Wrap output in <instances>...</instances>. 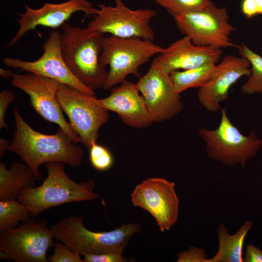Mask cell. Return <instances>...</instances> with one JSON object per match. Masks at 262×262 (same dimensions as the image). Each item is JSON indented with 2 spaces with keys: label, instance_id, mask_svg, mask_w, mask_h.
<instances>
[{
  "label": "cell",
  "instance_id": "obj_1",
  "mask_svg": "<svg viewBox=\"0 0 262 262\" xmlns=\"http://www.w3.org/2000/svg\"><path fill=\"white\" fill-rule=\"evenodd\" d=\"M16 128L8 150L17 154L32 170L37 180L42 179L39 167L50 162H61L76 168L82 164L83 148L75 143L62 129L51 135L34 130L22 118L18 109L14 111Z\"/></svg>",
  "mask_w": 262,
  "mask_h": 262
},
{
  "label": "cell",
  "instance_id": "obj_2",
  "mask_svg": "<svg viewBox=\"0 0 262 262\" xmlns=\"http://www.w3.org/2000/svg\"><path fill=\"white\" fill-rule=\"evenodd\" d=\"M60 33L64 60L73 75L82 83L95 91L103 88L107 76L100 57L104 34L87 27L71 26L65 23Z\"/></svg>",
  "mask_w": 262,
  "mask_h": 262
},
{
  "label": "cell",
  "instance_id": "obj_3",
  "mask_svg": "<svg viewBox=\"0 0 262 262\" xmlns=\"http://www.w3.org/2000/svg\"><path fill=\"white\" fill-rule=\"evenodd\" d=\"M65 165L61 162L45 164L48 175L42 183L25 191L17 199L28 208L32 217L53 207L99 197L93 192V180L81 183L74 181L66 174Z\"/></svg>",
  "mask_w": 262,
  "mask_h": 262
},
{
  "label": "cell",
  "instance_id": "obj_4",
  "mask_svg": "<svg viewBox=\"0 0 262 262\" xmlns=\"http://www.w3.org/2000/svg\"><path fill=\"white\" fill-rule=\"evenodd\" d=\"M54 238L80 255L106 253L122 254L131 238L140 229L138 224H123L115 229L94 232L85 227L82 217L63 218L50 226Z\"/></svg>",
  "mask_w": 262,
  "mask_h": 262
},
{
  "label": "cell",
  "instance_id": "obj_5",
  "mask_svg": "<svg viewBox=\"0 0 262 262\" xmlns=\"http://www.w3.org/2000/svg\"><path fill=\"white\" fill-rule=\"evenodd\" d=\"M164 48L153 41L139 38L105 37L100 61L108 66L109 71L103 89L111 90L120 84L130 74H136L139 67Z\"/></svg>",
  "mask_w": 262,
  "mask_h": 262
},
{
  "label": "cell",
  "instance_id": "obj_6",
  "mask_svg": "<svg viewBox=\"0 0 262 262\" xmlns=\"http://www.w3.org/2000/svg\"><path fill=\"white\" fill-rule=\"evenodd\" d=\"M221 117L214 130L200 128L199 135L205 144L207 156L227 166L240 164L245 167L262 147V140L254 131L243 134L228 117L226 108L220 109Z\"/></svg>",
  "mask_w": 262,
  "mask_h": 262
},
{
  "label": "cell",
  "instance_id": "obj_7",
  "mask_svg": "<svg viewBox=\"0 0 262 262\" xmlns=\"http://www.w3.org/2000/svg\"><path fill=\"white\" fill-rule=\"evenodd\" d=\"M54 238L45 219L31 218L0 233V259L16 262H48V250Z\"/></svg>",
  "mask_w": 262,
  "mask_h": 262
},
{
  "label": "cell",
  "instance_id": "obj_8",
  "mask_svg": "<svg viewBox=\"0 0 262 262\" xmlns=\"http://www.w3.org/2000/svg\"><path fill=\"white\" fill-rule=\"evenodd\" d=\"M57 99L69 119V124L88 150L97 143L100 128L109 119L107 110L98 102L96 96L82 93L66 84L60 83Z\"/></svg>",
  "mask_w": 262,
  "mask_h": 262
},
{
  "label": "cell",
  "instance_id": "obj_9",
  "mask_svg": "<svg viewBox=\"0 0 262 262\" xmlns=\"http://www.w3.org/2000/svg\"><path fill=\"white\" fill-rule=\"evenodd\" d=\"M173 17L180 32L196 45L221 49L238 47L230 39L235 28L229 21L224 7H217L211 1L202 10Z\"/></svg>",
  "mask_w": 262,
  "mask_h": 262
},
{
  "label": "cell",
  "instance_id": "obj_10",
  "mask_svg": "<svg viewBox=\"0 0 262 262\" xmlns=\"http://www.w3.org/2000/svg\"><path fill=\"white\" fill-rule=\"evenodd\" d=\"M115 6L98 5V13L88 23L91 31L121 38H139L153 41L155 33L150 25L156 12L150 9L131 10L121 0Z\"/></svg>",
  "mask_w": 262,
  "mask_h": 262
},
{
  "label": "cell",
  "instance_id": "obj_11",
  "mask_svg": "<svg viewBox=\"0 0 262 262\" xmlns=\"http://www.w3.org/2000/svg\"><path fill=\"white\" fill-rule=\"evenodd\" d=\"M12 85L26 93L30 98V105L44 119L57 124L72 139L80 143L78 135L66 120L57 99L60 82L32 73H14Z\"/></svg>",
  "mask_w": 262,
  "mask_h": 262
},
{
  "label": "cell",
  "instance_id": "obj_12",
  "mask_svg": "<svg viewBox=\"0 0 262 262\" xmlns=\"http://www.w3.org/2000/svg\"><path fill=\"white\" fill-rule=\"evenodd\" d=\"M136 84L153 122L170 120L182 111L180 94L176 92L170 74L156 58Z\"/></svg>",
  "mask_w": 262,
  "mask_h": 262
},
{
  "label": "cell",
  "instance_id": "obj_13",
  "mask_svg": "<svg viewBox=\"0 0 262 262\" xmlns=\"http://www.w3.org/2000/svg\"><path fill=\"white\" fill-rule=\"evenodd\" d=\"M175 186L174 182L164 178H148L131 195L133 205L150 213L162 232L169 230L178 219L179 199Z\"/></svg>",
  "mask_w": 262,
  "mask_h": 262
},
{
  "label": "cell",
  "instance_id": "obj_14",
  "mask_svg": "<svg viewBox=\"0 0 262 262\" xmlns=\"http://www.w3.org/2000/svg\"><path fill=\"white\" fill-rule=\"evenodd\" d=\"M43 49L41 57L33 61L5 57L3 63L7 67L53 79L82 93L96 96L95 91L79 81L66 65L61 51L60 32L56 30L51 32L43 46Z\"/></svg>",
  "mask_w": 262,
  "mask_h": 262
},
{
  "label": "cell",
  "instance_id": "obj_15",
  "mask_svg": "<svg viewBox=\"0 0 262 262\" xmlns=\"http://www.w3.org/2000/svg\"><path fill=\"white\" fill-rule=\"evenodd\" d=\"M25 12L18 13L20 17L16 20L18 29L8 44L11 47L17 43L29 31L38 26L56 29L62 26L74 13L82 11L87 15H97L98 9L86 0H69L60 3L44 4L39 9H33L25 5Z\"/></svg>",
  "mask_w": 262,
  "mask_h": 262
},
{
  "label": "cell",
  "instance_id": "obj_16",
  "mask_svg": "<svg viewBox=\"0 0 262 262\" xmlns=\"http://www.w3.org/2000/svg\"><path fill=\"white\" fill-rule=\"evenodd\" d=\"M250 64L242 56L227 55L217 64L211 81L198 91L197 97L200 104L210 112L220 110L219 103L228 98L231 86L245 76L251 74Z\"/></svg>",
  "mask_w": 262,
  "mask_h": 262
},
{
  "label": "cell",
  "instance_id": "obj_17",
  "mask_svg": "<svg viewBox=\"0 0 262 262\" xmlns=\"http://www.w3.org/2000/svg\"><path fill=\"white\" fill-rule=\"evenodd\" d=\"M98 101L108 111L116 113L130 127L145 128L153 122L136 84L126 80L112 88L108 97Z\"/></svg>",
  "mask_w": 262,
  "mask_h": 262
},
{
  "label": "cell",
  "instance_id": "obj_18",
  "mask_svg": "<svg viewBox=\"0 0 262 262\" xmlns=\"http://www.w3.org/2000/svg\"><path fill=\"white\" fill-rule=\"evenodd\" d=\"M222 55L221 49L196 45L185 36L164 48L156 58L164 70L170 74L207 64H217Z\"/></svg>",
  "mask_w": 262,
  "mask_h": 262
},
{
  "label": "cell",
  "instance_id": "obj_19",
  "mask_svg": "<svg viewBox=\"0 0 262 262\" xmlns=\"http://www.w3.org/2000/svg\"><path fill=\"white\" fill-rule=\"evenodd\" d=\"M37 180L25 163L13 161L10 168L0 162V200L17 199L25 191L36 186Z\"/></svg>",
  "mask_w": 262,
  "mask_h": 262
},
{
  "label": "cell",
  "instance_id": "obj_20",
  "mask_svg": "<svg viewBox=\"0 0 262 262\" xmlns=\"http://www.w3.org/2000/svg\"><path fill=\"white\" fill-rule=\"evenodd\" d=\"M253 226V223L246 221L233 235H230L223 224H220L217 232L219 248L209 262H243V248L246 236Z\"/></svg>",
  "mask_w": 262,
  "mask_h": 262
},
{
  "label": "cell",
  "instance_id": "obj_21",
  "mask_svg": "<svg viewBox=\"0 0 262 262\" xmlns=\"http://www.w3.org/2000/svg\"><path fill=\"white\" fill-rule=\"evenodd\" d=\"M217 64H207L182 71H174L170 76L176 92L179 94L191 88L204 86L212 79Z\"/></svg>",
  "mask_w": 262,
  "mask_h": 262
},
{
  "label": "cell",
  "instance_id": "obj_22",
  "mask_svg": "<svg viewBox=\"0 0 262 262\" xmlns=\"http://www.w3.org/2000/svg\"><path fill=\"white\" fill-rule=\"evenodd\" d=\"M31 217L28 208L18 199L0 200V232L16 228Z\"/></svg>",
  "mask_w": 262,
  "mask_h": 262
},
{
  "label": "cell",
  "instance_id": "obj_23",
  "mask_svg": "<svg viewBox=\"0 0 262 262\" xmlns=\"http://www.w3.org/2000/svg\"><path fill=\"white\" fill-rule=\"evenodd\" d=\"M237 48L241 56L250 63L251 71L248 79L241 87L242 92L246 95L262 94V57L245 44Z\"/></svg>",
  "mask_w": 262,
  "mask_h": 262
},
{
  "label": "cell",
  "instance_id": "obj_24",
  "mask_svg": "<svg viewBox=\"0 0 262 262\" xmlns=\"http://www.w3.org/2000/svg\"><path fill=\"white\" fill-rule=\"evenodd\" d=\"M173 17L202 10L207 7L211 0H155Z\"/></svg>",
  "mask_w": 262,
  "mask_h": 262
},
{
  "label": "cell",
  "instance_id": "obj_25",
  "mask_svg": "<svg viewBox=\"0 0 262 262\" xmlns=\"http://www.w3.org/2000/svg\"><path fill=\"white\" fill-rule=\"evenodd\" d=\"M89 151L91 164L96 170L103 171L112 167L114 163L113 157L107 148L95 143Z\"/></svg>",
  "mask_w": 262,
  "mask_h": 262
},
{
  "label": "cell",
  "instance_id": "obj_26",
  "mask_svg": "<svg viewBox=\"0 0 262 262\" xmlns=\"http://www.w3.org/2000/svg\"><path fill=\"white\" fill-rule=\"evenodd\" d=\"M47 259L49 262H83L81 255L74 253L68 246L58 240L54 243L53 253Z\"/></svg>",
  "mask_w": 262,
  "mask_h": 262
},
{
  "label": "cell",
  "instance_id": "obj_27",
  "mask_svg": "<svg viewBox=\"0 0 262 262\" xmlns=\"http://www.w3.org/2000/svg\"><path fill=\"white\" fill-rule=\"evenodd\" d=\"M177 262H209L203 248L190 246L187 251L177 254Z\"/></svg>",
  "mask_w": 262,
  "mask_h": 262
},
{
  "label": "cell",
  "instance_id": "obj_28",
  "mask_svg": "<svg viewBox=\"0 0 262 262\" xmlns=\"http://www.w3.org/2000/svg\"><path fill=\"white\" fill-rule=\"evenodd\" d=\"M83 262H126L128 259L122 254L106 253L102 254H86L83 255Z\"/></svg>",
  "mask_w": 262,
  "mask_h": 262
},
{
  "label": "cell",
  "instance_id": "obj_29",
  "mask_svg": "<svg viewBox=\"0 0 262 262\" xmlns=\"http://www.w3.org/2000/svg\"><path fill=\"white\" fill-rule=\"evenodd\" d=\"M15 94L6 89L3 90L0 93V129H7L5 121V115L8 106L14 100Z\"/></svg>",
  "mask_w": 262,
  "mask_h": 262
},
{
  "label": "cell",
  "instance_id": "obj_30",
  "mask_svg": "<svg viewBox=\"0 0 262 262\" xmlns=\"http://www.w3.org/2000/svg\"><path fill=\"white\" fill-rule=\"evenodd\" d=\"M243 259L245 262H262V250L253 245H247Z\"/></svg>",
  "mask_w": 262,
  "mask_h": 262
},
{
  "label": "cell",
  "instance_id": "obj_31",
  "mask_svg": "<svg viewBox=\"0 0 262 262\" xmlns=\"http://www.w3.org/2000/svg\"><path fill=\"white\" fill-rule=\"evenodd\" d=\"M241 8L243 13L248 18L259 14L258 8L255 0H243Z\"/></svg>",
  "mask_w": 262,
  "mask_h": 262
},
{
  "label": "cell",
  "instance_id": "obj_32",
  "mask_svg": "<svg viewBox=\"0 0 262 262\" xmlns=\"http://www.w3.org/2000/svg\"><path fill=\"white\" fill-rule=\"evenodd\" d=\"M10 143L8 140L4 138H0V157H2L4 155L6 150H8V148L10 145Z\"/></svg>",
  "mask_w": 262,
  "mask_h": 262
},
{
  "label": "cell",
  "instance_id": "obj_33",
  "mask_svg": "<svg viewBox=\"0 0 262 262\" xmlns=\"http://www.w3.org/2000/svg\"><path fill=\"white\" fill-rule=\"evenodd\" d=\"M14 72L12 70L5 69L2 68H0V74L1 77L4 79H7L12 78Z\"/></svg>",
  "mask_w": 262,
  "mask_h": 262
},
{
  "label": "cell",
  "instance_id": "obj_34",
  "mask_svg": "<svg viewBox=\"0 0 262 262\" xmlns=\"http://www.w3.org/2000/svg\"><path fill=\"white\" fill-rule=\"evenodd\" d=\"M257 5L259 14L262 15V0H255Z\"/></svg>",
  "mask_w": 262,
  "mask_h": 262
}]
</instances>
